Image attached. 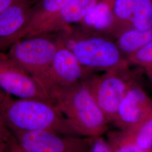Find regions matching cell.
<instances>
[{
  "label": "cell",
  "mask_w": 152,
  "mask_h": 152,
  "mask_svg": "<svg viewBox=\"0 0 152 152\" xmlns=\"http://www.w3.org/2000/svg\"><path fill=\"white\" fill-rule=\"evenodd\" d=\"M0 112L14 134L45 131L78 136L50 101L13 98L4 92L0 99Z\"/></svg>",
  "instance_id": "obj_1"
},
{
  "label": "cell",
  "mask_w": 152,
  "mask_h": 152,
  "mask_svg": "<svg viewBox=\"0 0 152 152\" xmlns=\"http://www.w3.org/2000/svg\"><path fill=\"white\" fill-rule=\"evenodd\" d=\"M50 96L77 135L88 138L102 136L108 130V120L85 81L54 87Z\"/></svg>",
  "instance_id": "obj_2"
},
{
  "label": "cell",
  "mask_w": 152,
  "mask_h": 152,
  "mask_svg": "<svg viewBox=\"0 0 152 152\" xmlns=\"http://www.w3.org/2000/svg\"><path fill=\"white\" fill-rule=\"evenodd\" d=\"M57 37L75 55L86 69L122 71L127 63L117 44L107 38L90 37L77 38L69 29L58 33Z\"/></svg>",
  "instance_id": "obj_3"
},
{
  "label": "cell",
  "mask_w": 152,
  "mask_h": 152,
  "mask_svg": "<svg viewBox=\"0 0 152 152\" xmlns=\"http://www.w3.org/2000/svg\"><path fill=\"white\" fill-rule=\"evenodd\" d=\"M58 45L57 37L50 34L32 36L12 44L7 54L48 94L49 72Z\"/></svg>",
  "instance_id": "obj_4"
},
{
  "label": "cell",
  "mask_w": 152,
  "mask_h": 152,
  "mask_svg": "<svg viewBox=\"0 0 152 152\" xmlns=\"http://www.w3.org/2000/svg\"><path fill=\"white\" fill-rule=\"evenodd\" d=\"M122 71H107L103 75L84 81L109 123H113L120 102L133 82Z\"/></svg>",
  "instance_id": "obj_5"
},
{
  "label": "cell",
  "mask_w": 152,
  "mask_h": 152,
  "mask_svg": "<svg viewBox=\"0 0 152 152\" xmlns=\"http://www.w3.org/2000/svg\"><path fill=\"white\" fill-rule=\"evenodd\" d=\"M0 89L14 98L37 99L53 102L38 82L7 54L2 51L0 52Z\"/></svg>",
  "instance_id": "obj_6"
},
{
  "label": "cell",
  "mask_w": 152,
  "mask_h": 152,
  "mask_svg": "<svg viewBox=\"0 0 152 152\" xmlns=\"http://www.w3.org/2000/svg\"><path fill=\"white\" fill-rule=\"evenodd\" d=\"M18 144L27 152H89L90 138L51 131L14 134Z\"/></svg>",
  "instance_id": "obj_7"
},
{
  "label": "cell",
  "mask_w": 152,
  "mask_h": 152,
  "mask_svg": "<svg viewBox=\"0 0 152 152\" xmlns=\"http://www.w3.org/2000/svg\"><path fill=\"white\" fill-rule=\"evenodd\" d=\"M58 45L49 72L47 90L71 86L86 79L87 72L69 49L57 37Z\"/></svg>",
  "instance_id": "obj_8"
},
{
  "label": "cell",
  "mask_w": 152,
  "mask_h": 152,
  "mask_svg": "<svg viewBox=\"0 0 152 152\" xmlns=\"http://www.w3.org/2000/svg\"><path fill=\"white\" fill-rule=\"evenodd\" d=\"M152 113V101L133 83L120 102L113 124L119 130H129Z\"/></svg>",
  "instance_id": "obj_9"
},
{
  "label": "cell",
  "mask_w": 152,
  "mask_h": 152,
  "mask_svg": "<svg viewBox=\"0 0 152 152\" xmlns=\"http://www.w3.org/2000/svg\"><path fill=\"white\" fill-rule=\"evenodd\" d=\"M38 0H14L0 13V52L19 37L29 21L33 6Z\"/></svg>",
  "instance_id": "obj_10"
},
{
  "label": "cell",
  "mask_w": 152,
  "mask_h": 152,
  "mask_svg": "<svg viewBox=\"0 0 152 152\" xmlns=\"http://www.w3.org/2000/svg\"><path fill=\"white\" fill-rule=\"evenodd\" d=\"M101 1L72 0L59 12L43 22L29 36L60 32L73 24L80 23Z\"/></svg>",
  "instance_id": "obj_11"
},
{
  "label": "cell",
  "mask_w": 152,
  "mask_h": 152,
  "mask_svg": "<svg viewBox=\"0 0 152 152\" xmlns=\"http://www.w3.org/2000/svg\"><path fill=\"white\" fill-rule=\"evenodd\" d=\"M113 10L116 24L138 29L152 28V0H114Z\"/></svg>",
  "instance_id": "obj_12"
},
{
  "label": "cell",
  "mask_w": 152,
  "mask_h": 152,
  "mask_svg": "<svg viewBox=\"0 0 152 152\" xmlns=\"http://www.w3.org/2000/svg\"><path fill=\"white\" fill-rule=\"evenodd\" d=\"M71 1L38 0L33 6L27 25L18 39L29 36L43 22L59 12Z\"/></svg>",
  "instance_id": "obj_13"
},
{
  "label": "cell",
  "mask_w": 152,
  "mask_h": 152,
  "mask_svg": "<svg viewBox=\"0 0 152 152\" xmlns=\"http://www.w3.org/2000/svg\"><path fill=\"white\" fill-rule=\"evenodd\" d=\"M114 0H102L80 23L85 27L98 32L109 30L116 24L113 7Z\"/></svg>",
  "instance_id": "obj_14"
},
{
  "label": "cell",
  "mask_w": 152,
  "mask_h": 152,
  "mask_svg": "<svg viewBox=\"0 0 152 152\" xmlns=\"http://www.w3.org/2000/svg\"><path fill=\"white\" fill-rule=\"evenodd\" d=\"M152 41V28L148 29L128 28L119 35L117 45L121 53L132 54Z\"/></svg>",
  "instance_id": "obj_15"
},
{
  "label": "cell",
  "mask_w": 152,
  "mask_h": 152,
  "mask_svg": "<svg viewBox=\"0 0 152 152\" xmlns=\"http://www.w3.org/2000/svg\"><path fill=\"white\" fill-rule=\"evenodd\" d=\"M123 131L141 150L145 152H152V113L135 127Z\"/></svg>",
  "instance_id": "obj_16"
},
{
  "label": "cell",
  "mask_w": 152,
  "mask_h": 152,
  "mask_svg": "<svg viewBox=\"0 0 152 152\" xmlns=\"http://www.w3.org/2000/svg\"><path fill=\"white\" fill-rule=\"evenodd\" d=\"M108 141L112 152H145L131 141L123 131L110 134Z\"/></svg>",
  "instance_id": "obj_17"
},
{
  "label": "cell",
  "mask_w": 152,
  "mask_h": 152,
  "mask_svg": "<svg viewBox=\"0 0 152 152\" xmlns=\"http://www.w3.org/2000/svg\"><path fill=\"white\" fill-rule=\"evenodd\" d=\"M129 56V60L134 64L146 68L152 67V41Z\"/></svg>",
  "instance_id": "obj_18"
},
{
  "label": "cell",
  "mask_w": 152,
  "mask_h": 152,
  "mask_svg": "<svg viewBox=\"0 0 152 152\" xmlns=\"http://www.w3.org/2000/svg\"><path fill=\"white\" fill-rule=\"evenodd\" d=\"M11 131L6 124L0 112V152H4L12 136Z\"/></svg>",
  "instance_id": "obj_19"
},
{
  "label": "cell",
  "mask_w": 152,
  "mask_h": 152,
  "mask_svg": "<svg viewBox=\"0 0 152 152\" xmlns=\"http://www.w3.org/2000/svg\"><path fill=\"white\" fill-rule=\"evenodd\" d=\"M89 152H112L108 140L102 136L90 138Z\"/></svg>",
  "instance_id": "obj_20"
},
{
  "label": "cell",
  "mask_w": 152,
  "mask_h": 152,
  "mask_svg": "<svg viewBox=\"0 0 152 152\" xmlns=\"http://www.w3.org/2000/svg\"><path fill=\"white\" fill-rule=\"evenodd\" d=\"M4 152H27L17 142L15 137H12L8 146Z\"/></svg>",
  "instance_id": "obj_21"
},
{
  "label": "cell",
  "mask_w": 152,
  "mask_h": 152,
  "mask_svg": "<svg viewBox=\"0 0 152 152\" xmlns=\"http://www.w3.org/2000/svg\"><path fill=\"white\" fill-rule=\"evenodd\" d=\"M14 0H0V13L6 9Z\"/></svg>",
  "instance_id": "obj_22"
},
{
  "label": "cell",
  "mask_w": 152,
  "mask_h": 152,
  "mask_svg": "<svg viewBox=\"0 0 152 152\" xmlns=\"http://www.w3.org/2000/svg\"><path fill=\"white\" fill-rule=\"evenodd\" d=\"M147 69H149V73H150V75H152V67H150V68H147Z\"/></svg>",
  "instance_id": "obj_23"
},
{
  "label": "cell",
  "mask_w": 152,
  "mask_h": 152,
  "mask_svg": "<svg viewBox=\"0 0 152 152\" xmlns=\"http://www.w3.org/2000/svg\"><path fill=\"white\" fill-rule=\"evenodd\" d=\"M3 93H4V91H2L0 89V99H1V96H2V94H3Z\"/></svg>",
  "instance_id": "obj_24"
}]
</instances>
